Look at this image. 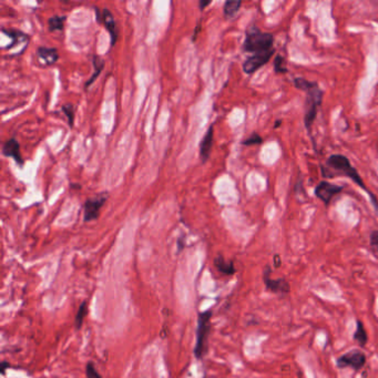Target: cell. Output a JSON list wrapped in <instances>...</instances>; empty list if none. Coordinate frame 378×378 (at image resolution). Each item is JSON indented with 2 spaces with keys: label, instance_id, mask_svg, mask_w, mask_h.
<instances>
[{
  "label": "cell",
  "instance_id": "obj_26",
  "mask_svg": "<svg viewBox=\"0 0 378 378\" xmlns=\"http://www.w3.org/2000/svg\"><path fill=\"white\" fill-rule=\"evenodd\" d=\"M7 367H9V364H8L7 362H2L1 363V366H0V368H1V374H2V375H3V374H5Z\"/></svg>",
  "mask_w": 378,
  "mask_h": 378
},
{
  "label": "cell",
  "instance_id": "obj_10",
  "mask_svg": "<svg viewBox=\"0 0 378 378\" xmlns=\"http://www.w3.org/2000/svg\"><path fill=\"white\" fill-rule=\"evenodd\" d=\"M2 153L3 155L9 156V158L14 159L17 162V164H19V167H23L24 165V159L23 156H21V152H20V144L15 138L7 140V141L3 143Z\"/></svg>",
  "mask_w": 378,
  "mask_h": 378
},
{
  "label": "cell",
  "instance_id": "obj_7",
  "mask_svg": "<svg viewBox=\"0 0 378 378\" xmlns=\"http://www.w3.org/2000/svg\"><path fill=\"white\" fill-rule=\"evenodd\" d=\"M343 189L344 186L329 183L327 181H322L315 188V195L327 206L335 195L341 193Z\"/></svg>",
  "mask_w": 378,
  "mask_h": 378
},
{
  "label": "cell",
  "instance_id": "obj_6",
  "mask_svg": "<svg viewBox=\"0 0 378 378\" xmlns=\"http://www.w3.org/2000/svg\"><path fill=\"white\" fill-rule=\"evenodd\" d=\"M107 199H108V193H100L96 195L95 198L88 199L87 201L84 202L83 219L86 222H90V221L98 219L101 207L103 206L105 200Z\"/></svg>",
  "mask_w": 378,
  "mask_h": 378
},
{
  "label": "cell",
  "instance_id": "obj_9",
  "mask_svg": "<svg viewBox=\"0 0 378 378\" xmlns=\"http://www.w3.org/2000/svg\"><path fill=\"white\" fill-rule=\"evenodd\" d=\"M263 279L266 287L269 288L271 292L275 293V294H287L290 292V284H288L284 278H277L273 279L271 277V269L266 267L263 273Z\"/></svg>",
  "mask_w": 378,
  "mask_h": 378
},
{
  "label": "cell",
  "instance_id": "obj_23",
  "mask_svg": "<svg viewBox=\"0 0 378 378\" xmlns=\"http://www.w3.org/2000/svg\"><path fill=\"white\" fill-rule=\"evenodd\" d=\"M262 143H263V139L261 135L257 133H253L251 137L243 140V142H242V144H244V146H256V144H262Z\"/></svg>",
  "mask_w": 378,
  "mask_h": 378
},
{
  "label": "cell",
  "instance_id": "obj_21",
  "mask_svg": "<svg viewBox=\"0 0 378 378\" xmlns=\"http://www.w3.org/2000/svg\"><path fill=\"white\" fill-rule=\"evenodd\" d=\"M62 112L66 114L68 118V122H69V126H74V121H75V108L72 104H65L62 105Z\"/></svg>",
  "mask_w": 378,
  "mask_h": 378
},
{
  "label": "cell",
  "instance_id": "obj_13",
  "mask_svg": "<svg viewBox=\"0 0 378 378\" xmlns=\"http://www.w3.org/2000/svg\"><path fill=\"white\" fill-rule=\"evenodd\" d=\"M38 58L45 62L46 66H51L58 60L59 54L56 48H48V47H39L37 50Z\"/></svg>",
  "mask_w": 378,
  "mask_h": 378
},
{
  "label": "cell",
  "instance_id": "obj_4",
  "mask_svg": "<svg viewBox=\"0 0 378 378\" xmlns=\"http://www.w3.org/2000/svg\"><path fill=\"white\" fill-rule=\"evenodd\" d=\"M212 317V312L206 311L200 313L198 320L197 328V343L194 347V355L198 359H201L206 354L207 350V337L211 328L210 321Z\"/></svg>",
  "mask_w": 378,
  "mask_h": 378
},
{
  "label": "cell",
  "instance_id": "obj_8",
  "mask_svg": "<svg viewBox=\"0 0 378 378\" xmlns=\"http://www.w3.org/2000/svg\"><path fill=\"white\" fill-rule=\"evenodd\" d=\"M275 52V50H271L269 52H262V53H254L252 56L249 57L243 63V70L245 74L252 75L256 70L260 69L261 67L265 66L267 62L270 61Z\"/></svg>",
  "mask_w": 378,
  "mask_h": 378
},
{
  "label": "cell",
  "instance_id": "obj_5",
  "mask_svg": "<svg viewBox=\"0 0 378 378\" xmlns=\"http://www.w3.org/2000/svg\"><path fill=\"white\" fill-rule=\"evenodd\" d=\"M365 364H366V355L358 350L348 352L337 359V366L339 368L352 367L356 372L360 371Z\"/></svg>",
  "mask_w": 378,
  "mask_h": 378
},
{
  "label": "cell",
  "instance_id": "obj_1",
  "mask_svg": "<svg viewBox=\"0 0 378 378\" xmlns=\"http://www.w3.org/2000/svg\"><path fill=\"white\" fill-rule=\"evenodd\" d=\"M274 36L270 32H263L255 26H252L246 31L243 48L246 52L262 53L273 50Z\"/></svg>",
  "mask_w": 378,
  "mask_h": 378
},
{
  "label": "cell",
  "instance_id": "obj_14",
  "mask_svg": "<svg viewBox=\"0 0 378 378\" xmlns=\"http://www.w3.org/2000/svg\"><path fill=\"white\" fill-rule=\"evenodd\" d=\"M214 265L216 269L221 272V273H223L225 275H233L235 273L234 263L225 261L222 255H218L215 257Z\"/></svg>",
  "mask_w": 378,
  "mask_h": 378
},
{
  "label": "cell",
  "instance_id": "obj_22",
  "mask_svg": "<svg viewBox=\"0 0 378 378\" xmlns=\"http://www.w3.org/2000/svg\"><path fill=\"white\" fill-rule=\"evenodd\" d=\"M274 70L277 72V74H286L287 72V68L285 67V63H284V58L279 56V54L275 57Z\"/></svg>",
  "mask_w": 378,
  "mask_h": 378
},
{
  "label": "cell",
  "instance_id": "obj_16",
  "mask_svg": "<svg viewBox=\"0 0 378 378\" xmlns=\"http://www.w3.org/2000/svg\"><path fill=\"white\" fill-rule=\"evenodd\" d=\"M92 62H93V67H95V72H93L91 77L89 78V80L87 81L86 88H88L89 86H91V84L96 81L98 76L101 74V71H102L103 67H104V61L99 56H93Z\"/></svg>",
  "mask_w": 378,
  "mask_h": 378
},
{
  "label": "cell",
  "instance_id": "obj_3",
  "mask_svg": "<svg viewBox=\"0 0 378 378\" xmlns=\"http://www.w3.org/2000/svg\"><path fill=\"white\" fill-rule=\"evenodd\" d=\"M306 101H305V116L304 122L306 129L309 131L312 128V125L317 116V110L321 107L323 101V92L322 89L318 87L317 82L312 81V84L309 86L306 91Z\"/></svg>",
  "mask_w": 378,
  "mask_h": 378
},
{
  "label": "cell",
  "instance_id": "obj_12",
  "mask_svg": "<svg viewBox=\"0 0 378 378\" xmlns=\"http://www.w3.org/2000/svg\"><path fill=\"white\" fill-rule=\"evenodd\" d=\"M212 144H213V126H211L207 130L206 134L203 137L201 143H200V156L203 162L209 159L211 154Z\"/></svg>",
  "mask_w": 378,
  "mask_h": 378
},
{
  "label": "cell",
  "instance_id": "obj_15",
  "mask_svg": "<svg viewBox=\"0 0 378 378\" xmlns=\"http://www.w3.org/2000/svg\"><path fill=\"white\" fill-rule=\"evenodd\" d=\"M2 32H5L8 35V37H10L12 39V42L8 48H12V47L20 44V42H24L28 39V35L26 33L21 32L20 30H15V29H9V30H6V29H2Z\"/></svg>",
  "mask_w": 378,
  "mask_h": 378
},
{
  "label": "cell",
  "instance_id": "obj_11",
  "mask_svg": "<svg viewBox=\"0 0 378 378\" xmlns=\"http://www.w3.org/2000/svg\"><path fill=\"white\" fill-rule=\"evenodd\" d=\"M102 23L104 24L105 28H107V30L110 33L111 46H114L118 40V28H117V24H116V20H114L112 12L109 9H107V8H104L102 10Z\"/></svg>",
  "mask_w": 378,
  "mask_h": 378
},
{
  "label": "cell",
  "instance_id": "obj_19",
  "mask_svg": "<svg viewBox=\"0 0 378 378\" xmlns=\"http://www.w3.org/2000/svg\"><path fill=\"white\" fill-rule=\"evenodd\" d=\"M242 6V1H234V0H228L225 1L223 11L225 17H232L234 16L237 11H239L240 7Z\"/></svg>",
  "mask_w": 378,
  "mask_h": 378
},
{
  "label": "cell",
  "instance_id": "obj_18",
  "mask_svg": "<svg viewBox=\"0 0 378 378\" xmlns=\"http://www.w3.org/2000/svg\"><path fill=\"white\" fill-rule=\"evenodd\" d=\"M66 20H67V17L66 16H52V17H50L49 20H48L49 29L51 31L62 30L63 25H65Z\"/></svg>",
  "mask_w": 378,
  "mask_h": 378
},
{
  "label": "cell",
  "instance_id": "obj_20",
  "mask_svg": "<svg viewBox=\"0 0 378 378\" xmlns=\"http://www.w3.org/2000/svg\"><path fill=\"white\" fill-rule=\"evenodd\" d=\"M87 312H88L87 302L84 301V302H82L81 305H80V306H79L78 312H77V315H76L75 323H76V328H77V329L81 328L84 317H86V315H87Z\"/></svg>",
  "mask_w": 378,
  "mask_h": 378
},
{
  "label": "cell",
  "instance_id": "obj_2",
  "mask_svg": "<svg viewBox=\"0 0 378 378\" xmlns=\"http://www.w3.org/2000/svg\"><path fill=\"white\" fill-rule=\"evenodd\" d=\"M326 164L328 165L330 170H333V171H335L337 174H342V176H344L350 177V179L354 181L358 186H360V188H362L363 190L366 191L369 195L372 194L371 191H369L366 188V185H365L364 181L362 180L359 173L357 172V170L353 167L351 161L348 160V158H346L345 155H343V154L330 155L329 158L327 159Z\"/></svg>",
  "mask_w": 378,
  "mask_h": 378
},
{
  "label": "cell",
  "instance_id": "obj_24",
  "mask_svg": "<svg viewBox=\"0 0 378 378\" xmlns=\"http://www.w3.org/2000/svg\"><path fill=\"white\" fill-rule=\"evenodd\" d=\"M86 375H87V378H102L100 374L96 371L95 365H93L91 362L87 364Z\"/></svg>",
  "mask_w": 378,
  "mask_h": 378
},
{
  "label": "cell",
  "instance_id": "obj_27",
  "mask_svg": "<svg viewBox=\"0 0 378 378\" xmlns=\"http://www.w3.org/2000/svg\"><path fill=\"white\" fill-rule=\"evenodd\" d=\"M210 1H206V2H204V1H200V8H201V9H204V8L206 7V6H209L210 5Z\"/></svg>",
  "mask_w": 378,
  "mask_h": 378
},
{
  "label": "cell",
  "instance_id": "obj_25",
  "mask_svg": "<svg viewBox=\"0 0 378 378\" xmlns=\"http://www.w3.org/2000/svg\"><path fill=\"white\" fill-rule=\"evenodd\" d=\"M371 245L378 253V231H374L371 234Z\"/></svg>",
  "mask_w": 378,
  "mask_h": 378
},
{
  "label": "cell",
  "instance_id": "obj_28",
  "mask_svg": "<svg viewBox=\"0 0 378 378\" xmlns=\"http://www.w3.org/2000/svg\"><path fill=\"white\" fill-rule=\"evenodd\" d=\"M281 123H282V121H276V123H275V126H274V128H277V126H281Z\"/></svg>",
  "mask_w": 378,
  "mask_h": 378
},
{
  "label": "cell",
  "instance_id": "obj_17",
  "mask_svg": "<svg viewBox=\"0 0 378 378\" xmlns=\"http://www.w3.org/2000/svg\"><path fill=\"white\" fill-rule=\"evenodd\" d=\"M354 338L356 339V341H357V343L359 344L360 346L366 345L368 336H367L366 330H365V328H364L363 323L360 321L356 322V330L354 333Z\"/></svg>",
  "mask_w": 378,
  "mask_h": 378
}]
</instances>
